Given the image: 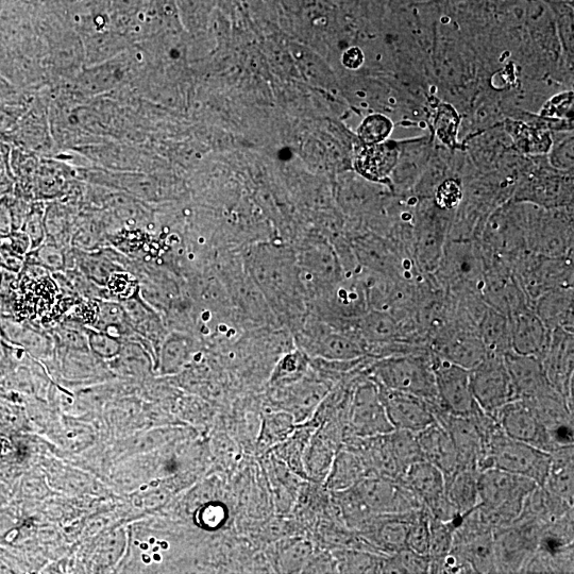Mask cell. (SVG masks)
I'll list each match as a JSON object with an SVG mask.
<instances>
[{
    "label": "cell",
    "instance_id": "cell-1",
    "mask_svg": "<svg viewBox=\"0 0 574 574\" xmlns=\"http://www.w3.org/2000/svg\"><path fill=\"white\" fill-rule=\"evenodd\" d=\"M478 486V508L493 531L511 526L520 516L527 498L538 487L531 479L497 468L481 471Z\"/></svg>",
    "mask_w": 574,
    "mask_h": 574
},
{
    "label": "cell",
    "instance_id": "cell-2",
    "mask_svg": "<svg viewBox=\"0 0 574 574\" xmlns=\"http://www.w3.org/2000/svg\"><path fill=\"white\" fill-rule=\"evenodd\" d=\"M366 375L387 390L412 394L441 405L437 397L431 350L371 358Z\"/></svg>",
    "mask_w": 574,
    "mask_h": 574
},
{
    "label": "cell",
    "instance_id": "cell-3",
    "mask_svg": "<svg viewBox=\"0 0 574 574\" xmlns=\"http://www.w3.org/2000/svg\"><path fill=\"white\" fill-rule=\"evenodd\" d=\"M528 204L509 200L488 215L478 236L484 258L512 263L527 247ZM529 251V250H528Z\"/></svg>",
    "mask_w": 574,
    "mask_h": 574
},
{
    "label": "cell",
    "instance_id": "cell-4",
    "mask_svg": "<svg viewBox=\"0 0 574 574\" xmlns=\"http://www.w3.org/2000/svg\"><path fill=\"white\" fill-rule=\"evenodd\" d=\"M432 278L452 297L482 296L485 260L477 240H448L440 266Z\"/></svg>",
    "mask_w": 574,
    "mask_h": 574
},
{
    "label": "cell",
    "instance_id": "cell-5",
    "mask_svg": "<svg viewBox=\"0 0 574 574\" xmlns=\"http://www.w3.org/2000/svg\"><path fill=\"white\" fill-rule=\"evenodd\" d=\"M551 466V454L505 435L499 428L488 438L480 472L497 468L510 474L526 477L543 487Z\"/></svg>",
    "mask_w": 574,
    "mask_h": 574
},
{
    "label": "cell",
    "instance_id": "cell-6",
    "mask_svg": "<svg viewBox=\"0 0 574 574\" xmlns=\"http://www.w3.org/2000/svg\"><path fill=\"white\" fill-rule=\"evenodd\" d=\"M527 247L547 258L574 256L573 206L544 209L528 204Z\"/></svg>",
    "mask_w": 574,
    "mask_h": 574
},
{
    "label": "cell",
    "instance_id": "cell-7",
    "mask_svg": "<svg viewBox=\"0 0 574 574\" xmlns=\"http://www.w3.org/2000/svg\"><path fill=\"white\" fill-rule=\"evenodd\" d=\"M454 211H444L432 199H419L416 206L412 257L426 276H432L444 255Z\"/></svg>",
    "mask_w": 574,
    "mask_h": 574
},
{
    "label": "cell",
    "instance_id": "cell-8",
    "mask_svg": "<svg viewBox=\"0 0 574 574\" xmlns=\"http://www.w3.org/2000/svg\"><path fill=\"white\" fill-rule=\"evenodd\" d=\"M511 200L544 209L573 206V172L555 170L548 162L529 161Z\"/></svg>",
    "mask_w": 574,
    "mask_h": 574
},
{
    "label": "cell",
    "instance_id": "cell-9",
    "mask_svg": "<svg viewBox=\"0 0 574 574\" xmlns=\"http://www.w3.org/2000/svg\"><path fill=\"white\" fill-rule=\"evenodd\" d=\"M250 272L261 290L276 301L294 297L301 282L297 262L280 248L262 247L252 253Z\"/></svg>",
    "mask_w": 574,
    "mask_h": 574
},
{
    "label": "cell",
    "instance_id": "cell-10",
    "mask_svg": "<svg viewBox=\"0 0 574 574\" xmlns=\"http://www.w3.org/2000/svg\"><path fill=\"white\" fill-rule=\"evenodd\" d=\"M470 371L472 393L483 413L496 419L506 404L517 399L504 357L487 354Z\"/></svg>",
    "mask_w": 574,
    "mask_h": 574
},
{
    "label": "cell",
    "instance_id": "cell-11",
    "mask_svg": "<svg viewBox=\"0 0 574 574\" xmlns=\"http://www.w3.org/2000/svg\"><path fill=\"white\" fill-rule=\"evenodd\" d=\"M358 381L350 401L351 434L365 440L393 432L395 429L387 417L377 383L367 375Z\"/></svg>",
    "mask_w": 574,
    "mask_h": 574
},
{
    "label": "cell",
    "instance_id": "cell-12",
    "mask_svg": "<svg viewBox=\"0 0 574 574\" xmlns=\"http://www.w3.org/2000/svg\"><path fill=\"white\" fill-rule=\"evenodd\" d=\"M300 340L303 350L316 359L348 362L367 357L356 332L336 328L326 320L315 323Z\"/></svg>",
    "mask_w": 574,
    "mask_h": 574
},
{
    "label": "cell",
    "instance_id": "cell-13",
    "mask_svg": "<svg viewBox=\"0 0 574 574\" xmlns=\"http://www.w3.org/2000/svg\"><path fill=\"white\" fill-rule=\"evenodd\" d=\"M433 369L438 401L453 416H470L479 409L471 387V371L433 353Z\"/></svg>",
    "mask_w": 574,
    "mask_h": 574
},
{
    "label": "cell",
    "instance_id": "cell-14",
    "mask_svg": "<svg viewBox=\"0 0 574 574\" xmlns=\"http://www.w3.org/2000/svg\"><path fill=\"white\" fill-rule=\"evenodd\" d=\"M429 347L436 357L469 370L478 366L487 356L478 329L457 322H452L434 335Z\"/></svg>",
    "mask_w": 574,
    "mask_h": 574
},
{
    "label": "cell",
    "instance_id": "cell-15",
    "mask_svg": "<svg viewBox=\"0 0 574 574\" xmlns=\"http://www.w3.org/2000/svg\"><path fill=\"white\" fill-rule=\"evenodd\" d=\"M496 420L505 435L548 453L556 450L550 435L540 422L529 399H516L506 404Z\"/></svg>",
    "mask_w": 574,
    "mask_h": 574
},
{
    "label": "cell",
    "instance_id": "cell-16",
    "mask_svg": "<svg viewBox=\"0 0 574 574\" xmlns=\"http://www.w3.org/2000/svg\"><path fill=\"white\" fill-rule=\"evenodd\" d=\"M297 266L300 279L306 277L315 284V291L320 295L345 277L339 256L326 236L302 250Z\"/></svg>",
    "mask_w": 574,
    "mask_h": 574
},
{
    "label": "cell",
    "instance_id": "cell-17",
    "mask_svg": "<svg viewBox=\"0 0 574 574\" xmlns=\"http://www.w3.org/2000/svg\"><path fill=\"white\" fill-rule=\"evenodd\" d=\"M379 390L387 417L395 430L417 434L436 421L434 409L441 405L412 394L387 390L381 386Z\"/></svg>",
    "mask_w": 574,
    "mask_h": 574
},
{
    "label": "cell",
    "instance_id": "cell-18",
    "mask_svg": "<svg viewBox=\"0 0 574 574\" xmlns=\"http://www.w3.org/2000/svg\"><path fill=\"white\" fill-rule=\"evenodd\" d=\"M542 363L550 385L562 394L573 409L574 336L563 329L551 331Z\"/></svg>",
    "mask_w": 574,
    "mask_h": 574
},
{
    "label": "cell",
    "instance_id": "cell-19",
    "mask_svg": "<svg viewBox=\"0 0 574 574\" xmlns=\"http://www.w3.org/2000/svg\"><path fill=\"white\" fill-rule=\"evenodd\" d=\"M512 351L542 359L550 342L551 331L531 306L509 315Z\"/></svg>",
    "mask_w": 574,
    "mask_h": 574
},
{
    "label": "cell",
    "instance_id": "cell-20",
    "mask_svg": "<svg viewBox=\"0 0 574 574\" xmlns=\"http://www.w3.org/2000/svg\"><path fill=\"white\" fill-rule=\"evenodd\" d=\"M517 399H532L550 390L545 369L537 357L522 356L513 351L504 356Z\"/></svg>",
    "mask_w": 574,
    "mask_h": 574
},
{
    "label": "cell",
    "instance_id": "cell-21",
    "mask_svg": "<svg viewBox=\"0 0 574 574\" xmlns=\"http://www.w3.org/2000/svg\"><path fill=\"white\" fill-rule=\"evenodd\" d=\"M306 377V376H305ZM285 386L286 393L282 398L283 410L291 414L296 424L306 421L317 409L329 391L332 379H305Z\"/></svg>",
    "mask_w": 574,
    "mask_h": 574
},
{
    "label": "cell",
    "instance_id": "cell-22",
    "mask_svg": "<svg viewBox=\"0 0 574 574\" xmlns=\"http://www.w3.org/2000/svg\"><path fill=\"white\" fill-rule=\"evenodd\" d=\"M417 440L427 462L441 469L445 478L459 468L458 453L448 430L435 421L434 424L417 433Z\"/></svg>",
    "mask_w": 574,
    "mask_h": 574
},
{
    "label": "cell",
    "instance_id": "cell-23",
    "mask_svg": "<svg viewBox=\"0 0 574 574\" xmlns=\"http://www.w3.org/2000/svg\"><path fill=\"white\" fill-rule=\"evenodd\" d=\"M400 147L395 142L366 146L354 161L357 172L365 179L392 185V175L398 163Z\"/></svg>",
    "mask_w": 574,
    "mask_h": 574
},
{
    "label": "cell",
    "instance_id": "cell-24",
    "mask_svg": "<svg viewBox=\"0 0 574 574\" xmlns=\"http://www.w3.org/2000/svg\"><path fill=\"white\" fill-rule=\"evenodd\" d=\"M533 308L550 331L563 329L573 333V287L552 290L545 293L536 300Z\"/></svg>",
    "mask_w": 574,
    "mask_h": 574
},
{
    "label": "cell",
    "instance_id": "cell-25",
    "mask_svg": "<svg viewBox=\"0 0 574 574\" xmlns=\"http://www.w3.org/2000/svg\"><path fill=\"white\" fill-rule=\"evenodd\" d=\"M399 480L424 505L446 495L445 475L426 460L413 464L403 472Z\"/></svg>",
    "mask_w": 574,
    "mask_h": 574
},
{
    "label": "cell",
    "instance_id": "cell-26",
    "mask_svg": "<svg viewBox=\"0 0 574 574\" xmlns=\"http://www.w3.org/2000/svg\"><path fill=\"white\" fill-rule=\"evenodd\" d=\"M534 278L539 297L552 290L573 287V256L547 258L537 255L534 264Z\"/></svg>",
    "mask_w": 574,
    "mask_h": 574
},
{
    "label": "cell",
    "instance_id": "cell-27",
    "mask_svg": "<svg viewBox=\"0 0 574 574\" xmlns=\"http://www.w3.org/2000/svg\"><path fill=\"white\" fill-rule=\"evenodd\" d=\"M480 471L475 468H460L446 479V494L461 516L477 508L480 504Z\"/></svg>",
    "mask_w": 574,
    "mask_h": 574
},
{
    "label": "cell",
    "instance_id": "cell-28",
    "mask_svg": "<svg viewBox=\"0 0 574 574\" xmlns=\"http://www.w3.org/2000/svg\"><path fill=\"white\" fill-rule=\"evenodd\" d=\"M478 334L487 354L504 357L512 351L508 315L488 307L478 326Z\"/></svg>",
    "mask_w": 574,
    "mask_h": 574
},
{
    "label": "cell",
    "instance_id": "cell-29",
    "mask_svg": "<svg viewBox=\"0 0 574 574\" xmlns=\"http://www.w3.org/2000/svg\"><path fill=\"white\" fill-rule=\"evenodd\" d=\"M371 476L362 457L357 452L343 450L333 459L327 485L333 492H343Z\"/></svg>",
    "mask_w": 574,
    "mask_h": 574
},
{
    "label": "cell",
    "instance_id": "cell-30",
    "mask_svg": "<svg viewBox=\"0 0 574 574\" xmlns=\"http://www.w3.org/2000/svg\"><path fill=\"white\" fill-rule=\"evenodd\" d=\"M550 454V471L543 487L573 506V445L557 449Z\"/></svg>",
    "mask_w": 574,
    "mask_h": 574
},
{
    "label": "cell",
    "instance_id": "cell-31",
    "mask_svg": "<svg viewBox=\"0 0 574 574\" xmlns=\"http://www.w3.org/2000/svg\"><path fill=\"white\" fill-rule=\"evenodd\" d=\"M387 438L399 470V478L413 464L425 460L415 433L394 430L387 434Z\"/></svg>",
    "mask_w": 574,
    "mask_h": 574
},
{
    "label": "cell",
    "instance_id": "cell-32",
    "mask_svg": "<svg viewBox=\"0 0 574 574\" xmlns=\"http://www.w3.org/2000/svg\"><path fill=\"white\" fill-rule=\"evenodd\" d=\"M332 447L324 434H316L303 454L305 474L315 479L326 478L333 462Z\"/></svg>",
    "mask_w": 574,
    "mask_h": 574
},
{
    "label": "cell",
    "instance_id": "cell-33",
    "mask_svg": "<svg viewBox=\"0 0 574 574\" xmlns=\"http://www.w3.org/2000/svg\"><path fill=\"white\" fill-rule=\"evenodd\" d=\"M510 133L521 154L539 157L547 155L553 145L550 135L530 128L525 124L512 123Z\"/></svg>",
    "mask_w": 574,
    "mask_h": 574
},
{
    "label": "cell",
    "instance_id": "cell-34",
    "mask_svg": "<svg viewBox=\"0 0 574 574\" xmlns=\"http://www.w3.org/2000/svg\"><path fill=\"white\" fill-rule=\"evenodd\" d=\"M193 352L192 342L187 336L173 334L165 341L161 352V370L165 375H172L187 364Z\"/></svg>",
    "mask_w": 574,
    "mask_h": 574
},
{
    "label": "cell",
    "instance_id": "cell-35",
    "mask_svg": "<svg viewBox=\"0 0 574 574\" xmlns=\"http://www.w3.org/2000/svg\"><path fill=\"white\" fill-rule=\"evenodd\" d=\"M430 557L405 547L383 560L384 573H430Z\"/></svg>",
    "mask_w": 574,
    "mask_h": 574
},
{
    "label": "cell",
    "instance_id": "cell-36",
    "mask_svg": "<svg viewBox=\"0 0 574 574\" xmlns=\"http://www.w3.org/2000/svg\"><path fill=\"white\" fill-rule=\"evenodd\" d=\"M296 428L294 417L286 412L267 415L264 420L260 444L264 447L277 445L289 437Z\"/></svg>",
    "mask_w": 574,
    "mask_h": 574
},
{
    "label": "cell",
    "instance_id": "cell-37",
    "mask_svg": "<svg viewBox=\"0 0 574 574\" xmlns=\"http://www.w3.org/2000/svg\"><path fill=\"white\" fill-rule=\"evenodd\" d=\"M308 373L306 354L296 351L287 354L278 364L272 378V384L278 387L291 385Z\"/></svg>",
    "mask_w": 574,
    "mask_h": 574
},
{
    "label": "cell",
    "instance_id": "cell-38",
    "mask_svg": "<svg viewBox=\"0 0 574 574\" xmlns=\"http://www.w3.org/2000/svg\"><path fill=\"white\" fill-rule=\"evenodd\" d=\"M407 547L421 555H428L430 551V515L425 506L413 513Z\"/></svg>",
    "mask_w": 574,
    "mask_h": 574
},
{
    "label": "cell",
    "instance_id": "cell-39",
    "mask_svg": "<svg viewBox=\"0 0 574 574\" xmlns=\"http://www.w3.org/2000/svg\"><path fill=\"white\" fill-rule=\"evenodd\" d=\"M455 526L457 522H443L430 516L429 557L431 561L440 560L450 553Z\"/></svg>",
    "mask_w": 574,
    "mask_h": 574
},
{
    "label": "cell",
    "instance_id": "cell-40",
    "mask_svg": "<svg viewBox=\"0 0 574 574\" xmlns=\"http://www.w3.org/2000/svg\"><path fill=\"white\" fill-rule=\"evenodd\" d=\"M464 198V184L458 177L445 179L436 188L432 200L437 208L455 211Z\"/></svg>",
    "mask_w": 574,
    "mask_h": 574
},
{
    "label": "cell",
    "instance_id": "cell-41",
    "mask_svg": "<svg viewBox=\"0 0 574 574\" xmlns=\"http://www.w3.org/2000/svg\"><path fill=\"white\" fill-rule=\"evenodd\" d=\"M393 131V124L387 117L376 114L366 118L359 128V137L366 146L385 142Z\"/></svg>",
    "mask_w": 574,
    "mask_h": 574
},
{
    "label": "cell",
    "instance_id": "cell-42",
    "mask_svg": "<svg viewBox=\"0 0 574 574\" xmlns=\"http://www.w3.org/2000/svg\"><path fill=\"white\" fill-rule=\"evenodd\" d=\"M340 562L342 572L366 573L381 572L382 559L365 552H346Z\"/></svg>",
    "mask_w": 574,
    "mask_h": 574
},
{
    "label": "cell",
    "instance_id": "cell-43",
    "mask_svg": "<svg viewBox=\"0 0 574 574\" xmlns=\"http://www.w3.org/2000/svg\"><path fill=\"white\" fill-rule=\"evenodd\" d=\"M459 122L458 114L449 106H442L437 113L435 126L438 138L449 147L457 143Z\"/></svg>",
    "mask_w": 574,
    "mask_h": 574
},
{
    "label": "cell",
    "instance_id": "cell-44",
    "mask_svg": "<svg viewBox=\"0 0 574 574\" xmlns=\"http://www.w3.org/2000/svg\"><path fill=\"white\" fill-rule=\"evenodd\" d=\"M312 549L307 543H297L287 547L282 553L281 566L285 572H296L306 567Z\"/></svg>",
    "mask_w": 574,
    "mask_h": 574
},
{
    "label": "cell",
    "instance_id": "cell-45",
    "mask_svg": "<svg viewBox=\"0 0 574 574\" xmlns=\"http://www.w3.org/2000/svg\"><path fill=\"white\" fill-rule=\"evenodd\" d=\"M548 163L562 172H573V141L572 138L552 145Z\"/></svg>",
    "mask_w": 574,
    "mask_h": 574
},
{
    "label": "cell",
    "instance_id": "cell-46",
    "mask_svg": "<svg viewBox=\"0 0 574 574\" xmlns=\"http://www.w3.org/2000/svg\"><path fill=\"white\" fill-rule=\"evenodd\" d=\"M92 350L101 358H114L121 352V344L109 334L92 333L90 336Z\"/></svg>",
    "mask_w": 574,
    "mask_h": 574
},
{
    "label": "cell",
    "instance_id": "cell-47",
    "mask_svg": "<svg viewBox=\"0 0 574 574\" xmlns=\"http://www.w3.org/2000/svg\"><path fill=\"white\" fill-rule=\"evenodd\" d=\"M573 95L572 93L555 96L544 108L543 116L564 117L569 116L572 112Z\"/></svg>",
    "mask_w": 574,
    "mask_h": 574
},
{
    "label": "cell",
    "instance_id": "cell-48",
    "mask_svg": "<svg viewBox=\"0 0 574 574\" xmlns=\"http://www.w3.org/2000/svg\"><path fill=\"white\" fill-rule=\"evenodd\" d=\"M363 62L364 56L361 52V49L358 47H352L348 49L343 56V63L350 70L359 69Z\"/></svg>",
    "mask_w": 574,
    "mask_h": 574
},
{
    "label": "cell",
    "instance_id": "cell-49",
    "mask_svg": "<svg viewBox=\"0 0 574 574\" xmlns=\"http://www.w3.org/2000/svg\"><path fill=\"white\" fill-rule=\"evenodd\" d=\"M561 2H565V3L570 4V2L572 3V0H561Z\"/></svg>",
    "mask_w": 574,
    "mask_h": 574
}]
</instances>
